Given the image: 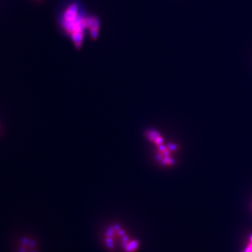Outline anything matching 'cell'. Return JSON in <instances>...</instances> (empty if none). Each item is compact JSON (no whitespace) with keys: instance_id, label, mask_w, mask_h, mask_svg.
<instances>
[{"instance_id":"2","label":"cell","mask_w":252,"mask_h":252,"mask_svg":"<svg viewBox=\"0 0 252 252\" xmlns=\"http://www.w3.org/2000/svg\"><path fill=\"white\" fill-rule=\"evenodd\" d=\"M251 244H252V235L251 236Z\"/></svg>"},{"instance_id":"1","label":"cell","mask_w":252,"mask_h":252,"mask_svg":"<svg viewBox=\"0 0 252 252\" xmlns=\"http://www.w3.org/2000/svg\"><path fill=\"white\" fill-rule=\"evenodd\" d=\"M148 136H149V139L151 141H154L158 147L162 145V143H163V139L160 137V135L157 132L150 131V132L148 134Z\"/></svg>"}]
</instances>
